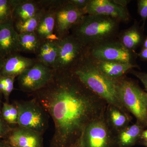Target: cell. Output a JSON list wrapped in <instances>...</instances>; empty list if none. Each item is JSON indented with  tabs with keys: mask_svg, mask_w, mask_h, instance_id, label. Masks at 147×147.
I'll list each match as a JSON object with an SVG mask.
<instances>
[{
	"mask_svg": "<svg viewBox=\"0 0 147 147\" xmlns=\"http://www.w3.org/2000/svg\"><path fill=\"white\" fill-rule=\"evenodd\" d=\"M31 95L54 122L50 147L76 144L87 125L105 115L108 105L70 71H55L47 86Z\"/></svg>",
	"mask_w": 147,
	"mask_h": 147,
	"instance_id": "6da1fadb",
	"label": "cell"
},
{
	"mask_svg": "<svg viewBox=\"0 0 147 147\" xmlns=\"http://www.w3.org/2000/svg\"><path fill=\"white\" fill-rule=\"evenodd\" d=\"M70 71L86 86L105 100L108 105H114L124 113L129 114L118 96L115 80L104 75L86 54Z\"/></svg>",
	"mask_w": 147,
	"mask_h": 147,
	"instance_id": "7a4b0ae2",
	"label": "cell"
},
{
	"mask_svg": "<svg viewBox=\"0 0 147 147\" xmlns=\"http://www.w3.org/2000/svg\"><path fill=\"white\" fill-rule=\"evenodd\" d=\"M120 23L110 16L86 14L71 29V34L89 47L118 37Z\"/></svg>",
	"mask_w": 147,
	"mask_h": 147,
	"instance_id": "3957f363",
	"label": "cell"
},
{
	"mask_svg": "<svg viewBox=\"0 0 147 147\" xmlns=\"http://www.w3.org/2000/svg\"><path fill=\"white\" fill-rule=\"evenodd\" d=\"M118 96L129 113L144 127L147 123V93L132 79L123 76L115 79Z\"/></svg>",
	"mask_w": 147,
	"mask_h": 147,
	"instance_id": "277c9868",
	"label": "cell"
},
{
	"mask_svg": "<svg viewBox=\"0 0 147 147\" xmlns=\"http://www.w3.org/2000/svg\"><path fill=\"white\" fill-rule=\"evenodd\" d=\"M18 111V125L40 134L48 128L49 116L34 98L13 102Z\"/></svg>",
	"mask_w": 147,
	"mask_h": 147,
	"instance_id": "5b68a950",
	"label": "cell"
},
{
	"mask_svg": "<svg viewBox=\"0 0 147 147\" xmlns=\"http://www.w3.org/2000/svg\"><path fill=\"white\" fill-rule=\"evenodd\" d=\"M57 42L58 56L53 69L70 71L84 57L87 47L71 34L58 40Z\"/></svg>",
	"mask_w": 147,
	"mask_h": 147,
	"instance_id": "8992f818",
	"label": "cell"
},
{
	"mask_svg": "<svg viewBox=\"0 0 147 147\" xmlns=\"http://www.w3.org/2000/svg\"><path fill=\"white\" fill-rule=\"evenodd\" d=\"M87 55L94 60L134 63L135 52L126 49L118 39L110 40L87 47Z\"/></svg>",
	"mask_w": 147,
	"mask_h": 147,
	"instance_id": "52a82bcc",
	"label": "cell"
},
{
	"mask_svg": "<svg viewBox=\"0 0 147 147\" xmlns=\"http://www.w3.org/2000/svg\"><path fill=\"white\" fill-rule=\"evenodd\" d=\"M116 134L104 115L87 125L82 136L84 147H116Z\"/></svg>",
	"mask_w": 147,
	"mask_h": 147,
	"instance_id": "ba28073f",
	"label": "cell"
},
{
	"mask_svg": "<svg viewBox=\"0 0 147 147\" xmlns=\"http://www.w3.org/2000/svg\"><path fill=\"white\" fill-rule=\"evenodd\" d=\"M55 72L53 69L37 61L17 77L19 89L28 93L35 92L50 83Z\"/></svg>",
	"mask_w": 147,
	"mask_h": 147,
	"instance_id": "9c48e42d",
	"label": "cell"
},
{
	"mask_svg": "<svg viewBox=\"0 0 147 147\" xmlns=\"http://www.w3.org/2000/svg\"><path fill=\"white\" fill-rule=\"evenodd\" d=\"M86 13L79 10L69 0L59 1L55 12V34L58 39L69 34V32Z\"/></svg>",
	"mask_w": 147,
	"mask_h": 147,
	"instance_id": "30bf717a",
	"label": "cell"
},
{
	"mask_svg": "<svg viewBox=\"0 0 147 147\" xmlns=\"http://www.w3.org/2000/svg\"><path fill=\"white\" fill-rule=\"evenodd\" d=\"M86 14L110 16L120 22H127L130 16L126 7L109 0H90L85 10Z\"/></svg>",
	"mask_w": 147,
	"mask_h": 147,
	"instance_id": "8fae6325",
	"label": "cell"
},
{
	"mask_svg": "<svg viewBox=\"0 0 147 147\" xmlns=\"http://www.w3.org/2000/svg\"><path fill=\"white\" fill-rule=\"evenodd\" d=\"M59 1L39 0L41 7L44 9L36 34L41 42L47 40H58L55 34V12Z\"/></svg>",
	"mask_w": 147,
	"mask_h": 147,
	"instance_id": "7c38bea8",
	"label": "cell"
},
{
	"mask_svg": "<svg viewBox=\"0 0 147 147\" xmlns=\"http://www.w3.org/2000/svg\"><path fill=\"white\" fill-rule=\"evenodd\" d=\"M4 140L17 147H43V134L18 125L12 127Z\"/></svg>",
	"mask_w": 147,
	"mask_h": 147,
	"instance_id": "4fadbf2b",
	"label": "cell"
},
{
	"mask_svg": "<svg viewBox=\"0 0 147 147\" xmlns=\"http://www.w3.org/2000/svg\"><path fill=\"white\" fill-rule=\"evenodd\" d=\"M18 35L14 28L13 20L0 24V55L6 58L19 53Z\"/></svg>",
	"mask_w": 147,
	"mask_h": 147,
	"instance_id": "5bb4252c",
	"label": "cell"
},
{
	"mask_svg": "<svg viewBox=\"0 0 147 147\" xmlns=\"http://www.w3.org/2000/svg\"><path fill=\"white\" fill-rule=\"evenodd\" d=\"M37 62L36 58H29L15 53L6 58L0 75L16 78L30 68Z\"/></svg>",
	"mask_w": 147,
	"mask_h": 147,
	"instance_id": "9a60e30c",
	"label": "cell"
},
{
	"mask_svg": "<svg viewBox=\"0 0 147 147\" xmlns=\"http://www.w3.org/2000/svg\"><path fill=\"white\" fill-rule=\"evenodd\" d=\"M92 60L98 69L107 77L113 80L123 77L128 71L138 67V66L134 63L101 61Z\"/></svg>",
	"mask_w": 147,
	"mask_h": 147,
	"instance_id": "2e32d148",
	"label": "cell"
},
{
	"mask_svg": "<svg viewBox=\"0 0 147 147\" xmlns=\"http://www.w3.org/2000/svg\"><path fill=\"white\" fill-rule=\"evenodd\" d=\"M105 117L108 125L116 135L129 125L131 120L129 114L124 113L115 106L110 105H107Z\"/></svg>",
	"mask_w": 147,
	"mask_h": 147,
	"instance_id": "e0dca14e",
	"label": "cell"
},
{
	"mask_svg": "<svg viewBox=\"0 0 147 147\" xmlns=\"http://www.w3.org/2000/svg\"><path fill=\"white\" fill-rule=\"evenodd\" d=\"M57 41L58 40H47L41 42L36 55L37 61L53 69L58 56Z\"/></svg>",
	"mask_w": 147,
	"mask_h": 147,
	"instance_id": "ac0fdd59",
	"label": "cell"
},
{
	"mask_svg": "<svg viewBox=\"0 0 147 147\" xmlns=\"http://www.w3.org/2000/svg\"><path fill=\"white\" fill-rule=\"evenodd\" d=\"M41 9L39 0H17L13 9V22L26 21L32 18Z\"/></svg>",
	"mask_w": 147,
	"mask_h": 147,
	"instance_id": "d6986e66",
	"label": "cell"
},
{
	"mask_svg": "<svg viewBox=\"0 0 147 147\" xmlns=\"http://www.w3.org/2000/svg\"><path fill=\"white\" fill-rule=\"evenodd\" d=\"M144 127L137 123L129 125L116 134L117 147H131L140 139Z\"/></svg>",
	"mask_w": 147,
	"mask_h": 147,
	"instance_id": "ffe728a7",
	"label": "cell"
},
{
	"mask_svg": "<svg viewBox=\"0 0 147 147\" xmlns=\"http://www.w3.org/2000/svg\"><path fill=\"white\" fill-rule=\"evenodd\" d=\"M118 40L127 50L134 52L143 42L141 29L137 24L119 34Z\"/></svg>",
	"mask_w": 147,
	"mask_h": 147,
	"instance_id": "44dd1931",
	"label": "cell"
},
{
	"mask_svg": "<svg viewBox=\"0 0 147 147\" xmlns=\"http://www.w3.org/2000/svg\"><path fill=\"white\" fill-rule=\"evenodd\" d=\"M41 43V40L35 32L26 33L18 35L19 52L36 55Z\"/></svg>",
	"mask_w": 147,
	"mask_h": 147,
	"instance_id": "7402d4cb",
	"label": "cell"
},
{
	"mask_svg": "<svg viewBox=\"0 0 147 147\" xmlns=\"http://www.w3.org/2000/svg\"><path fill=\"white\" fill-rule=\"evenodd\" d=\"M44 9H41L32 18L24 21L14 22V27L18 34L26 33L35 32L44 12Z\"/></svg>",
	"mask_w": 147,
	"mask_h": 147,
	"instance_id": "603a6c76",
	"label": "cell"
},
{
	"mask_svg": "<svg viewBox=\"0 0 147 147\" xmlns=\"http://www.w3.org/2000/svg\"><path fill=\"white\" fill-rule=\"evenodd\" d=\"M1 113L3 119L11 126L18 125V111L13 103L3 102Z\"/></svg>",
	"mask_w": 147,
	"mask_h": 147,
	"instance_id": "cb8c5ba5",
	"label": "cell"
},
{
	"mask_svg": "<svg viewBox=\"0 0 147 147\" xmlns=\"http://www.w3.org/2000/svg\"><path fill=\"white\" fill-rule=\"evenodd\" d=\"M16 3L17 0H0V24L13 20V9Z\"/></svg>",
	"mask_w": 147,
	"mask_h": 147,
	"instance_id": "d4e9b609",
	"label": "cell"
},
{
	"mask_svg": "<svg viewBox=\"0 0 147 147\" xmlns=\"http://www.w3.org/2000/svg\"><path fill=\"white\" fill-rule=\"evenodd\" d=\"M16 78L0 75V95L4 98L5 102H9V96L14 89Z\"/></svg>",
	"mask_w": 147,
	"mask_h": 147,
	"instance_id": "484cf974",
	"label": "cell"
},
{
	"mask_svg": "<svg viewBox=\"0 0 147 147\" xmlns=\"http://www.w3.org/2000/svg\"><path fill=\"white\" fill-rule=\"evenodd\" d=\"M138 11L143 21V26L147 19V0L138 1Z\"/></svg>",
	"mask_w": 147,
	"mask_h": 147,
	"instance_id": "4316f807",
	"label": "cell"
},
{
	"mask_svg": "<svg viewBox=\"0 0 147 147\" xmlns=\"http://www.w3.org/2000/svg\"><path fill=\"white\" fill-rule=\"evenodd\" d=\"M3 119L0 113V139H4L12 128Z\"/></svg>",
	"mask_w": 147,
	"mask_h": 147,
	"instance_id": "83f0119b",
	"label": "cell"
},
{
	"mask_svg": "<svg viewBox=\"0 0 147 147\" xmlns=\"http://www.w3.org/2000/svg\"><path fill=\"white\" fill-rule=\"evenodd\" d=\"M134 76H136L138 79L142 82V84L144 86L147 93V73L145 72L135 71L133 69L129 71Z\"/></svg>",
	"mask_w": 147,
	"mask_h": 147,
	"instance_id": "f1b7e54d",
	"label": "cell"
},
{
	"mask_svg": "<svg viewBox=\"0 0 147 147\" xmlns=\"http://www.w3.org/2000/svg\"><path fill=\"white\" fill-rule=\"evenodd\" d=\"M69 1L76 8L85 11L90 0H69Z\"/></svg>",
	"mask_w": 147,
	"mask_h": 147,
	"instance_id": "f546056e",
	"label": "cell"
},
{
	"mask_svg": "<svg viewBox=\"0 0 147 147\" xmlns=\"http://www.w3.org/2000/svg\"><path fill=\"white\" fill-rule=\"evenodd\" d=\"M139 57L144 60H147V48H142V51L138 54Z\"/></svg>",
	"mask_w": 147,
	"mask_h": 147,
	"instance_id": "4dcf8cb0",
	"label": "cell"
},
{
	"mask_svg": "<svg viewBox=\"0 0 147 147\" xmlns=\"http://www.w3.org/2000/svg\"><path fill=\"white\" fill-rule=\"evenodd\" d=\"M140 139H142L143 141H147V129L142 131Z\"/></svg>",
	"mask_w": 147,
	"mask_h": 147,
	"instance_id": "1f68e13d",
	"label": "cell"
},
{
	"mask_svg": "<svg viewBox=\"0 0 147 147\" xmlns=\"http://www.w3.org/2000/svg\"><path fill=\"white\" fill-rule=\"evenodd\" d=\"M0 147H9V146L5 140L0 139Z\"/></svg>",
	"mask_w": 147,
	"mask_h": 147,
	"instance_id": "d6a6232c",
	"label": "cell"
},
{
	"mask_svg": "<svg viewBox=\"0 0 147 147\" xmlns=\"http://www.w3.org/2000/svg\"><path fill=\"white\" fill-rule=\"evenodd\" d=\"M70 147H84L82 142V137L78 142Z\"/></svg>",
	"mask_w": 147,
	"mask_h": 147,
	"instance_id": "836d02e7",
	"label": "cell"
},
{
	"mask_svg": "<svg viewBox=\"0 0 147 147\" xmlns=\"http://www.w3.org/2000/svg\"><path fill=\"white\" fill-rule=\"evenodd\" d=\"M5 59V58L3 57L1 55H0V72H1L2 69Z\"/></svg>",
	"mask_w": 147,
	"mask_h": 147,
	"instance_id": "e575fe53",
	"label": "cell"
},
{
	"mask_svg": "<svg viewBox=\"0 0 147 147\" xmlns=\"http://www.w3.org/2000/svg\"><path fill=\"white\" fill-rule=\"evenodd\" d=\"M143 48H147V37L143 43Z\"/></svg>",
	"mask_w": 147,
	"mask_h": 147,
	"instance_id": "d590c367",
	"label": "cell"
},
{
	"mask_svg": "<svg viewBox=\"0 0 147 147\" xmlns=\"http://www.w3.org/2000/svg\"><path fill=\"white\" fill-rule=\"evenodd\" d=\"M1 96L0 95V113H1V109L2 106L3 101L1 99Z\"/></svg>",
	"mask_w": 147,
	"mask_h": 147,
	"instance_id": "8d00e7d4",
	"label": "cell"
},
{
	"mask_svg": "<svg viewBox=\"0 0 147 147\" xmlns=\"http://www.w3.org/2000/svg\"><path fill=\"white\" fill-rule=\"evenodd\" d=\"M142 144H143V145L147 147V141H143Z\"/></svg>",
	"mask_w": 147,
	"mask_h": 147,
	"instance_id": "74e56055",
	"label": "cell"
},
{
	"mask_svg": "<svg viewBox=\"0 0 147 147\" xmlns=\"http://www.w3.org/2000/svg\"><path fill=\"white\" fill-rule=\"evenodd\" d=\"M9 147H17L16 146H10V145H9Z\"/></svg>",
	"mask_w": 147,
	"mask_h": 147,
	"instance_id": "f35d334b",
	"label": "cell"
},
{
	"mask_svg": "<svg viewBox=\"0 0 147 147\" xmlns=\"http://www.w3.org/2000/svg\"></svg>",
	"mask_w": 147,
	"mask_h": 147,
	"instance_id": "ab89813d",
	"label": "cell"
}]
</instances>
